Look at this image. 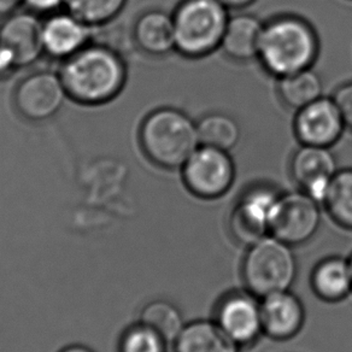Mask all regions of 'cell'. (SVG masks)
Listing matches in <instances>:
<instances>
[{
    "instance_id": "obj_13",
    "label": "cell",
    "mask_w": 352,
    "mask_h": 352,
    "mask_svg": "<svg viewBox=\"0 0 352 352\" xmlns=\"http://www.w3.org/2000/svg\"><path fill=\"white\" fill-rule=\"evenodd\" d=\"M43 27L44 17L27 9L3 19L0 43L14 52L20 69L30 67L45 56Z\"/></svg>"
},
{
    "instance_id": "obj_19",
    "label": "cell",
    "mask_w": 352,
    "mask_h": 352,
    "mask_svg": "<svg viewBox=\"0 0 352 352\" xmlns=\"http://www.w3.org/2000/svg\"><path fill=\"white\" fill-rule=\"evenodd\" d=\"M175 352H239L215 320H196L186 323L174 342Z\"/></svg>"
},
{
    "instance_id": "obj_1",
    "label": "cell",
    "mask_w": 352,
    "mask_h": 352,
    "mask_svg": "<svg viewBox=\"0 0 352 352\" xmlns=\"http://www.w3.org/2000/svg\"><path fill=\"white\" fill-rule=\"evenodd\" d=\"M59 75L68 98L85 107H99L113 102L122 92L128 68L113 47L89 43L62 62Z\"/></svg>"
},
{
    "instance_id": "obj_32",
    "label": "cell",
    "mask_w": 352,
    "mask_h": 352,
    "mask_svg": "<svg viewBox=\"0 0 352 352\" xmlns=\"http://www.w3.org/2000/svg\"><path fill=\"white\" fill-rule=\"evenodd\" d=\"M349 262H350V267H351V272H352V256L350 257V259H349Z\"/></svg>"
},
{
    "instance_id": "obj_10",
    "label": "cell",
    "mask_w": 352,
    "mask_h": 352,
    "mask_svg": "<svg viewBox=\"0 0 352 352\" xmlns=\"http://www.w3.org/2000/svg\"><path fill=\"white\" fill-rule=\"evenodd\" d=\"M345 129L346 124L333 96H322L297 110L294 115V137L300 145L334 146L342 139Z\"/></svg>"
},
{
    "instance_id": "obj_9",
    "label": "cell",
    "mask_w": 352,
    "mask_h": 352,
    "mask_svg": "<svg viewBox=\"0 0 352 352\" xmlns=\"http://www.w3.org/2000/svg\"><path fill=\"white\" fill-rule=\"evenodd\" d=\"M68 94L59 74L39 70L17 83L14 107L28 122L43 123L54 118L63 108Z\"/></svg>"
},
{
    "instance_id": "obj_11",
    "label": "cell",
    "mask_w": 352,
    "mask_h": 352,
    "mask_svg": "<svg viewBox=\"0 0 352 352\" xmlns=\"http://www.w3.org/2000/svg\"><path fill=\"white\" fill-rule=\"evenodd\" d=\"M215 321L240 347L249 346L263 334L261 299L249 292H233L220 300Z\"/></svg>"
},
{
    "instance_id": "obj_12",
    "label": "cell",
    "mask_w": 352,
    "mask_h": 352,
    "mask_svg": "<svg viewBox=\"0 0 352 352\" xmlns=\"http://www.w3.org/2000/svg\"><path fill=\"white\" fill-rule=\"evenodd\" d=\"M338 170L337 158L331 147L300 145L289 164V173L299 190L318 203H322Z\"/></svg>"
},
{
    "instance_id": "obj_15",
    "label": "cell",
    "mask_w": 352,
    "mask_h": 352,
    "mask_svg": "<svg viewBox=\"0 0 352 352\" xmlns=\"http://www.w3.org/2000/svg\"><path fill=\"white\" fill-rule=\"evenodd\" d=\"M261 310L264 336L278 342L298 336L305 322L303 303L291 289L261 299Z\"/></svg>"
},
{
    "instance_id": "obj_23",
    "label": "cell",
    "mask_w": 352,
    "mask_h": 352,
    "mask_svg": "<svg viewBox=\"0 0 352 352\" xmlns=\"http://www.w3.org/2000/svg\"><path fill=\"white\" fill-rule=\"evenodd\" d=\"M199 144L230 152L240 140L241 131L234 118L222 113H208L197 122Z\"/></svg>"
},
{
    "instance_id": "obj_5",
    "label": "cell",
    "mask_w": 352,
    "mask_h": 352,
    "mask_svg": "<svg viewBox=\"0 0 352 352\" xmlns=\"http://www.w3.org/2000/svg\"><path fill=\"white\" fill-rule=\"evenodd\" d=\"M292 248L270 234L249 246L241 268L246 289L259 299L289 291L298 273Z\"/></svg>"
},
{
    "instance_id": "obj_24",
    "label": "cell",
    "mask_w": 352,
    "mask_h": 352,
    "mask_svg": "<svg viewBox=\"0 0 352 352\" xmlns=\"http://www.w3.org/2000/svg\"><path fill=\"white\" fill-rule=\"evenodd\" d=\"M128 0H65L64 9L92 28L110 23L127 6Z\"/></svg>"
},
{
    "instance_id": "obj_6",
    "label": "cell",
    "mask_w": 352,
    "mask_h": 352,
    "mask_svg": "<svg viewBox=\"0 0 352 352\" xmlns=\"http://www.w3.org/2000/svg\"><path fill=\"white\" fill-rule=\"evenodd\" d=\"M180 171L188 192L206 201L225 196L235 180V164L230 152L206 145L198 146Z\"/></svg>"
},
{
    "instance_id": "obj_7",
    "label": "cell",
    "mask_w": 352,
    "mask_h": 352,
    "mask_svg": "<svg viewBox=\"0 0 352 352\" xmlns=\"http://www.w3.org/2000/svg\"><path fill=\"white\" fill-rule=\"evenodd\" d=\"M280 195L274 187L258 184L239 197L228 220V230L236 243L249 248L270 234V222Z\"/></svg>"
},
{
    "instance_id": "obj_14",
    "label": "cell",
    "mask_w": 352,
    "mask_h": 352,
    "mask_svg": "<svg viewBox=\"0 0 352 352\" xmlns=\"http://www.w3.org/2000/svg\"><path fill=\"white\" fill-rule=\"evenodd\" d=\"M43 43L45 56L63 62L92 43V27L64 9L44 17Z\"/></svg>"
},
{
    "instance_id": "obj_25",
    "label": "cell",
    "mask_w": 352,
    "mask_h": 352,
    "mask_svg": "<svg viewBox=\"0 0 352 352\" xmlns=\"http://www.w3.org/2000/svg\"><path fill=\"white\" fill-rule=\"evenodd\" d=\"M166 344L155 331L138 322L127 328L120 339V352H166Z\"/></svg>"
},
{
    "instance_id": "obj_8",
    "label": "cell",
    "mask_w": 352,
    "mask_h": 352,
    "mask_svg": "<svg viewBox=\"0 0 352 352\" xmlns=\"http://www.w3.org/2000/svg\"><path fill=\"white\" fill-rule=\"evenodd\" d=\"M321 226V203L305 192L281 193L270 222V235L291 246L308 243Z\"/></svg>"
},
{
    "instance_id": "obj_22",
    "label": "cell",
    "mask_w": 352,
    "mask_h": 352,
    "mask_svg": "<svg viewBox=\"0 0 352 352\" xmlns=\"http://www.w3.org/2000/svg\"><path fill=\"white\" fill-rule=\"evenodd\" d=\"M321 206L338 226L352 230V168L337 171Z\"/></svg>"
},
{
    "instance_id": "obj_4",
    "label": "cell",
    "mask_w": 352,
    "mask_h": 352,
    "mask_svg": "<svg viewBox=\"0 0 352 352\" xmlns=\"http://www.w3.org/2000/svg\"><path fill=\"white\" fill-rule=\"evenodd\" d=\"M228 11L220 0H182L173 12L176 52L199 59L220 49Z\"/></svg>"
},
{
    "instance_id": "obj_31",
    "label": "cell",
    "mask_w": 352,
    "mask_h": 352,
    "mask_svg": "<svg viewBox=\"0 0 352 352\" xmlns=\"http://www.w3.org/2000/svg\"><path fill=\"white\" fill-rule=\"evenodd\" d=\"M58 352H94L91 347L86 346V345H81V344H73V345H68V346L60 349Z\"/></svg>"
},
{
    "instance_id": "obj_3",
    "label": "cell",
    "mask_w": 352,
    "mask_h": 352,
    "mask_svg": "<svg viewBox=\"0 0 352 352\" xmlns=\"http://www.w3.org/2000/svg\"><path fill=\"white\" fill-rule=\"evenodd\" d=\"M139 144L147 160L166 170H180L199 144L197 122L175 108H160L144 118Z\"/></svg>"
},
{
    "instance_id": "obj_29",
    "label": "cell",
    "mask_w": 352,
    "mask_h": 352,
    "mask_svg": "<svg viewBox=\"0 0 352 352\" xmlns=\"http://www.w3.org/2000/svg\"><path fill=\"white\" fill-rule=\"evenodd\" d=\"M23 6V0H0V19H6L19 11Z\"/></svg>"
},
{
    "instance_id": "obj_20",
    "label": "cell",
    "mask_w": 352,
    "mask_h": 352,
    "mask_svg": "<svg viewBox=\"0 0 352 352\" xmlns=\"http://www.w3.org/2000/svg\"><path fill=\"white\" fill-rule=\"evenodd\" d=\"M278 94L285 107L297 111L323 96L322 78L313 68L278 78Z\"/></svg>"
},
{
    "instance_id": "obj_16",
    "label": "cell",
    "mask_w": 352,
    "mask_h": 352,
    "mask_svg": "<svg viewBox=\"0 0 352 352\" xmlns=\"http://www.w3.org/2000/svg\"><path fill=\"white\" fill-rule=\"evenodd\" d=\"M133 40L148 57H164L176 51L173 14L152 9L142 12L133 25Z\"/></svg>"
},
{
    "instance_id": "obj_21",
    "label": "cell",
    "mask_w": 352,
    "mask_h": 352,
    "mask_svg": "<svg viewBox=\"0 0 352 352\" xmlns=\"http://www.w3.org/2000/svg\"><path fill=\"white\" fill-rule=\"evenodd\" d=\"M139 322L151 328L168 345H174L186 324L180 309L164 299L148 302L142 308Z\"/></svg>"
},
{
    "instance_id": "obj_30",
    "label": "cell",
    "mask_w": 352,
    "mask_h": 352,
    "mask_svg": "<svg viewBox=\"0 0 352 352\" xmlns=\"http://www.w3.org/2000/svg\"><path fill=\"white\" fill-rule=\"evenodd\" d=\"M228 10H243L252 6L257 0H220Z\"/></svg>"
},
{
    "instance_id": "obj_27",
    "label": "cell",
    "mask_w": 352,
    "mask_h": 352,
    "mask_svg": "<svg viewBox=\"0 0 352 352\" xmlns=\"http://www.w3.org/2000/svg\"><path fill=\"white\" fill-rule=\"evenodd\" d=\"M64 1L65 0H23V6L27 10L41 17H46L60 11L64 8Z\"/></svg>"
},
{
    "instance_id": "obj_18",
    "label": "cell",
    "mask_w": 352,
    "mask_h": 352,
    "mask_svg": "<svg viewBox=\"0 0 352 352\" xmlns=\"http://www.w3.org/2000/svg\"><path fill=\"white\" fill-rule=\"evenodd\" d=\"M310 284L316 297L338 303L352 294V272L349 259L331 256L320 261L311 273Z\"/></svg>"
},
{
    "instance_id": "obj_17",
    "label": "cell",
    "mask_w": 352,
    "mask_h": 352,
    "mask_svg": "<svg viewBox=\"0 0 352 352\" xmlns=\"http://www.w3.org/2000/svg\"><path fill=\"white\" fill-rule=\"evenodd\" d=\"M263 22L250 14L232 16L226 28L220 50L234 62L257 59Z\"/></svg>"
},
{
    "instance_id": "obj_2",
    "label": "cell",
    "mask_w": 352,
    "mask_h": 352,
    "mask_svg": "<svg viewBox=\"0 0 352 352\" xmlns=\"http://www.w3.org/2000/svg\"><path fill=\"white\" fill-rule=\"evenodd\" d=\"M320 54V39L310 22L300 16H275L264 22L258 60L276 78L313 68Z\"/></svg>"
},
{
    "instance_id": "obj_33",
    "label": "cell",
    "mask_w": 352,
    "mask_h": 352,
    "mask_svg": "<svg viewBox=\"0 0 352 352\" xmlns=\"http://www.w3.org/2000/svg\"><path fill=\"white\" fill-rule=\"evenodd\" d=\"M351 1H352V0H351Z\"/></svg>"
},
{
    "instance_id": "obj_26",
    "label": "cell",
    "mask_w": 352,
    "mask_h": 352,
    "mask_svg": "<svg viewBox=\"0 0 352 352\" xmlns=\"http://www.w3.org/2000/svg\"><path fill=\"white\" fill-rule=\"evenodd\" d=\"M333 98L340 108L347 129L352 132V80L339 86L333 94Z\"/></svg>"
},
{
    "instance_id": "obj_28",
    "label": "cell",
    "mask_w": 352,
    "mask_h": 352,
    "mask_svg": "<svg viewBox=\"0 0 352 352\" xmlns=\"http://www.w3.org/2000/svg\"><path fill=\"white\" fill-rule=\"evenodd\" d=\"M19 69L20 67L14 52L0 43V81L8 80Z\"/></svg>"
}]
</instances>
